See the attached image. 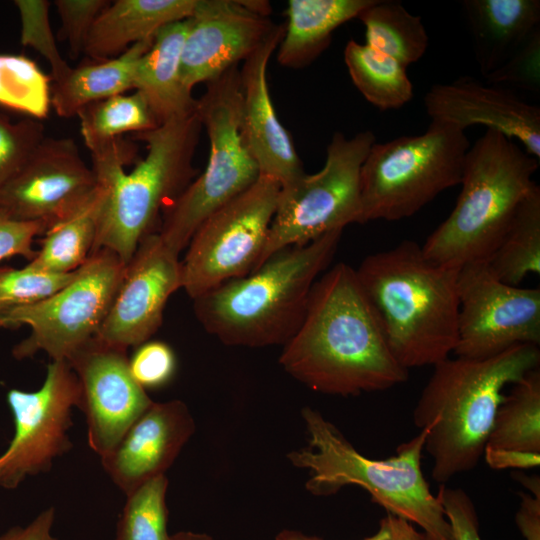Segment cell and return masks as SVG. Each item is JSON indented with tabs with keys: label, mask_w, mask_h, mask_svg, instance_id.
Returning a JSON list of instances; mask_svg holds the SVG:
<instances>
[{
	"label": "cell",
	"mask_w": 540,
	"mask_h": 540,
	"mask_svg": "<svg viewBox=\"0 0 540 540\" xmlns=\"http://www.w3.org/2000/svg\"><path fill=\"white\" fill-rule=\"evenodd\" d=\"M0 105L33 119L46 118L51 106L50 78L26 56L0 54Z\"/></svg>",
	"instance_id": "33"
},
{
	"label": "cell",
	"mask_w": 540,
	"mask_h": 540,
	"mask_svg": "<svg viewBox=\"0 0 540 540\" xmlns=\"http://www.w3.org/2000/svg\"><path fill=\"white\" fill-rule=\"evenodd\" d=\"M357 18L365 27L366 44L405 67L420 60L427 50L428 34L421 17L398 1L373 0Z\"/></svg>",
	"instance_id": "31"
},
{
	"label": "cell",
	"mask_w": 540,
	"mask_h": 540,
	"mask_svg": "<svg viewBox=\"0 0 540 540\" xmlns=\"http://www.w3.org/2000/svg\"><path fill=\"white\" fill-rule=\"evenodd\" d=\"M97 177L72 138L45 137L22 168L0 188V214L41 222L46 230L81 203Z\"/></svg>",
	"instance_id": "16"
},
{
	"label": "cell",
	"mask_w": 540,
	"mask_h": 540,
	"mask_svg": "<svg viewBox=\"0 0 540 540\" xmlns=\"http://www.w3.org/2000/svg\"><path fill=\"white\" fill-rule=\"evenodd\" d=\"M129 369L143 389L159 388L174 376L176 357L165 342L148 340L137 346L129 359Z\"/></svg>",
	"instance_id": "39"
},
{
	"label": "cell",
	"mask_w": 540,
	"mask_h": 540,
	"mask_svg": "<svg viewBox=\"0 0 540 540\" xmlns=\"http://www.w3.org/2000/svg\"><path fill=\"white\" fill-rule=\"evenodd\" d=\"M75 271L52 274L28 265L23 268L0 267V323L14 309L51 296L72 280Z\"/></svg>",
	"instance_id": "35"
},
{
	"label": "cell",
	"mask_w": 540,
	"mask_h": 540,
	"mask_svg": "<svg viewBox=\"0 0 540 540\" xmlns=\"http://www.w3.org/2000/svg\"><path fill=\"white\" fill-rule=\"evenodd\" d=\"M153 38L137 42L117 57L83 64L51 86V106L59 117L70 118L93 102L134 89V72Z\"/></svg>",
	"instance_id": "26"
},
{
	"label": "cell",
	"mask_w": 540,
	"mask_h": 540,
	"mask_svg": "<svg viewBox=\"0 0 540 540\" xmlns=\"http://www.w3.org/2000/svg\"><path fill=\"white\" fill-rule=\"evenodd\" d=\"M362 540H391V533L385 517L380 520L378 530Z\"/></svg>",
	"instance_id": "50"
},
{
	"label": "cell",
	"mask_w": 540,
	"mask_h": 540,
	"mask_svg": "<svg viewBox=\"0 0 540 540\" xmlns=\"http://www.w3.org/2000/svg\"><path fill=\"white\" fill-rule=\"evenodd\" d=\"M483 456L492 469H531L539 467L540 453L485 447Z\"/></svg>",
	"instance_id": "44"
},
{
	"label": "cell",
	"mask_w": 540,
	"mask_h": 540,
	"mask_svg": "<svg viewBox=\"0 0 540 540\" xmlns=\"http://www.w3.org/2000/svg\"><path fill=\"white\" fill-rule=\"evenodd\" d=\"M538 345L523 344L486 359L446 358L433 366L413 410L427 429L424 450L432 478L445 484L473 470L483 456L503 390L539 368Z\"/></svg>",
	"instance_id": "2"
},
{
	"label": "cell",
	"mask_w": 540,
	"mask_h": 540,
	"mask_svg": "<svg viewBox=\"0 0 540 540\" xmlns=\"http://www.w3.org/2000/svg\"><path fill=\"white\" fill-rule=\"evenodd\" d=\"M513 478L521 483L525 488L528 489V492L534 496H540V479L539 476H527L521 474L520 472H515L512 474Z\"/></svg>",
	"instance_id": "47"
},
{
	"label": "cell",
	"mask_w": 540,
	"mask_h": 540,
	"mask_svg": "<svg viewBox=\"0 0 540 540\" xmlns=\"http://www.w3.org/2000/svg\"><path fill=\"white\" fill-rule=\"evenodd\" d=\"M182 288L181 261L158 233L146 235L125 266L112 305L94 337L127 350L158 330L169 297Z\"/></svg>",
	"instance_id": "17"
},
{
	"label": "cell",
	"mask_w": 540,
	"mask_h": 540,
	"mask_svg": "<svg viewBox=\"0 0 540 540\" xmlns=\"http://www.w3.org/2000/svg\"><path fill=\"white\" fill-rule=\"evenodd\" d=\"M20 21V42L40 53L51 67L53 82L61 80L71 69L56 45L49 21L50 2L46 0L14 1Z\"/></svg>",
	"instance_id": "36"
},
{
	"label": "cell",
	"mask_w": 540,
	"mask_h": 540,
	"mask_svg": "<svg viewBox=\"0 0 540 540\" xmlns=\"http://www.w3.org/2000/svg\"><path fill=\"white\" fill-rule=\"evenodd\" d=\"M385 519L391 533V540H433L425 532L416 529L412 523L404 519L390 514H387Z\"/></svg>",
	"instance_id": "46"
},
{
	"label": "cell",
	"mask_w": 540,
	"mask_h": 540,
	"mask_svg": "<svg viewBox=\"0 0 540 540\" xmlns=\"http://www.w3.org/2000/svg\"><path fill=\"white\" fill-rule=\"evenodd\" d=\"M66 361L81 385L88 444L101 458L154 402L134 380L126 350L93 338Z\"/></svg>",
	"instance_id": "18"
},
{
	"label": "cell",
	"mask_w": 540,
	"mask_h": 540,
	"mask_svg": "<svg viewBox=\"0 0 540 540\" xmlns=\"http://www.w3.org/2000/svg\"><path fill=\"white\" fill-rule=\"evenodd\" d=\"M470 146L464 130L434 121L421 135L375 142L360 171L359 223L410 217L459 185Z\"/></svg>",
	"instance_id": "8"
},
{
	"label": "cell",
	"mask_w": 540,
	"mask_h": 540,
	"mask_svg": "<svg viewBox=\"0 0 540 540\" xmlns=\"http://www.w3.org/2000/svg\"><path fill=\"white\" fill-rule=\"evenodd\" d=\"M96 188L74 209L52 224L41 240V247L29 267L52 274L77 270L93 253L99 221L106 200V186Z\"/></svg>",
	"instance_id": "27"
},
{
	"label": "cell",
	"mask_w": 540,
	"mask_h": 540,
	"mask_svg": "<svg viewBox=\"0 0 540 540\" xmlns=\"http://www.w3.org/2000/svg\"><path fill=\"white\" fill-rule=\"evenodd\" d=\"M491 85L510 84L531 91H540V28L500 68L485 76Z\"/></svg>",
	"instance_id": "38"
},
{
	"label": "cell",
	"mask_w": 540,
	"mask_h": 540,
	"mask_svg": "<svg viewBox=\"0 0 540 540\" xmlns=\"http://www.w3.org/2000/svg\"><path fill=\"white\" fill-rule=\"evenodd\" d=\"M279 191L277 181L260 174L200 225L181 261L182 288L192 299L257 268Z\"/></svg>",
	"instance_id": "12"
},
{
	"label": "cell",
	"mask_w": 540,
	"mask_h": 540,
	"mask_svg": "<svg viewBox=\"0 0 540 540\" xmlns=\"http://www.w3.org/2000/svg\"><path fill=\"white\" fill-rule=\"evenodd\" d=\"M502 282L520 286L540 273V187L536 184L519 205L500 243L486 261Z\"/></svg>",
	"instance_id": "28"
},
{
	"label": "cell",
	"mask_w": 540,
	"mask_h": 540,
	"mask_svg": "<svg viewBox=\"0 0 540 540\" xmlns=\"http://www.w3.org/2000/svg\"><path fill=\"white\" fill-rule=\"evenodd\" d=\"M197 0H116L96 18L83 52L93 61L119 56L164 26L189 18Z\"/></svg>",
	"instance_id": "23"
},
{
	"label": "cell",
	"mask_w": 540,
	"mask_h": 540,
	"mask_svg": "<svg viewBox=\"0 0 540 540\" xmlns=\"http://www.w3.org/2000/svg\"><path fill=\"white\" fill-rule=\"evenodd\" d=\"M274 540H323L317 536L304 534L297 530L284 529L279 532Z\"/></svg>",
	"instance_id": "48"
},
{
	"label": "cell",
	"mask_w": 540,
	"mask_h": 540,
	"mask_svg": "<svg viewBox=\"0 0 540 540\" xmlns=\"http://www.w3.org/2000/svg\"><path fill=\"white\" fill-rule=\"evenodd\" d=\"M202 128L195 112L135 134L147 153L129 173L124 166L135 156L133 143L121 139L91 154L97 180L107 189L93 252L105 248L129 262L140 241L153 233L160 211L197 174L193 158Z\"/></svg>",
	"instance_id": "4"
},
{
	"label": "cell",
	"mask_w": 540,
	"mask_h": 540,
	"mask_svg": "<svg viewBox=\"0 0 540 540\" xmlns=\"http://www.w3.org/2000/svg\"><path fill=\"white\" fill-rule=\"evenodd\" d=\"M375 142L376 137L370 130L358 132L351 138L337 131L326 148L321 170L305 173L280 187L257 268L284 248L304 245L329 232L344 230L348 224L359 223L360 171Z\"/></svg>",
	"instance_id": "10"
},
{
	"label": "cell",
	"mask_w": 540,
	"mask_h": 540,
	"mask_svg": "<svg viewBox=\"0 0 540 540\" xmlns=\"http://www.w3.org/2000/svg\"><path fill=\"white\" fill-rule=\"evenodd\" d=\"M520 504L515 522L524 540H540V496L519 493Z\"/></svg>",
	"instance_id": "45"
},
{
	"label": "cell",
	"mask_w": 540,
	"mask_h": 540,
	"mask_svg": "<svg viewBox=\"0 0 540 540\" xmlns=\"http://www.w3.org/2000/svg\"><path fill=\"white\" fill-rule=\"evenodd\" d=\"M45 137L39 120L29 117L12 122L0 111V188L22 168Z\"/></svg>",
	"instance_id": "37"
},
{
	"label": "cell",
	"mask_w": 540,
	"mask_h": 540,
	"mask_svg": "<svg viewBox=\"0 0 540 540\" xmlns=\"http://www.w3.org/2000/svg\"><path fill=\"white\" fill-rule=\"evenodd\" d=\"M373 0H290L277 61L287 68H304L330 44L332 33L358 15Z\"/></svg>",
	"instance_id": "25"
},
{
	"label": "cell",
	"mask_w": 540,
	"mask_h": 540,
	"mask_svg": "<svg viewBox=\"0 0 540 540\" xmlns=\"http://www.w3.org/2000/svg\"><path fill=\"white\" fill-rule=\"evenodd\" d=\"M196 113L206 129V169L164 211L158 234L178 255L215 211L252 186L259 168L240 135L241 83L238 66L206 83Z\"/></svg>",
	"instance_id": "9"
},
{
	"label": "cell",
	"mask_w": 540,
	"mask_h": 540,
	"mask_svg": "<svg viewBox=\"0 0 540 540\" xmlns=\"http://www.w3.org/2000/svg\"><path fill=\"white\" fill-rule=\"evenodd\" d=\"M458 337L454 354L486 359L523 344H540V289L499 280L486 262L458 269Z\"/></svg>",
	"instance_id": "14"
},
{
	"label": "cell",
	"mask_w": 540,
	"mask_h": 540,
	"mask_svg": "<svg viewBox=\"0 0 540 540\" xmlns=\"http://www.w3.org/2000/svg\"><path fill=\"white\" fill-rule=\"evenodd\" d=\"M301 413L309 444L289 453L288 459L310 472L306 482L310 493L330 496L343 487L356 485L387 514L418 526L433 540H451L442 505L421 468L427 429L399 445L394 455L371 459L358 452L320 412L305 407Z\"/></svg>",
	"instance_id": "6"
},
{
	"label": "cell",
	"mask_w": 540,
	"mask_h": 540,
	"mask_svg": "<svg viewBox=\"0 0 540 540\" xmlns=\"http://www.w3.org/2000/svg\"><path fill=\"white\" fill-rule=\"evenodd\" d=\"M486 447L540 453V370L530 371L504 396Z\"/></svg>",
	"instance_id": "32"
},
{
	"label": "cell",
	"mask_w": 540,
	"mask_h": 540,
	"mask_svg": "<svg viewBox=\"0 0 540 540\" xmlns=\"http://www.w3.org/2000/svg\"><path fill=\"white\" fill-rule=\"evenodd\" d=\"M538 167L515 141L487 129L467 151L456 204L421 246L424 256L457 270L486 262L536 185Z\"/></svg>",
	"instance_id": "7"
},
{
	"label": "cell",
	"mask_w": 540,
	"mask_h": 540,
	"mask_svg": "<svg viewBox=\"0 0 540 540\" xmlns=\"http://www.w3.org/2000/svg\"><path fill=\"white\" fill-rule=\"evenodd\" d=\"M188 26L187 18L161 28L135 68L134 90L145 96L160 124L196 112L197 99L181 79Z\"/></svg>",
	"instance_id": "24"
},
{
	"label": "cell",
	"mask_w": 540,
	"mask_h": 540,
	"mask_svg": "<svg viewBox=\"0 0 540 540\" xmlns=\"http://www.w3.org/2000/svg\"><path fill=\"white\" fill-rule=\"evenodd\" d=\"M284 30V24H276L239 69L242 142L260 174L274 179L280 187L306 173L290 134L278 119L267 84V66L283 38Z\"/></svg>",
	"instance_id": "19"
},
{
	"label": "cell",
	"mask_w": 540,
	"mask_h": 540,
	"mask_svg": "<svg viewBox=\"0 0 540 540\" xmlns=\"http://www.w3.org/2000/svg\"><path fill=\"white\" fill-rule=\"evenodd\" d=\"M55 509L49 507L41 511L25 526H15L0 535V540H59L52 534Z\"/></svg>",
	"instance_id": "43"
},
{
	"label": "cell",
	"mask_w": 540,
	"mask_h": 540,
	"mask_svg": "<svg viewBox=\"0 0 540 540\" xmlns=\"http://www.w3.org/2000/svg\"><path fill=\"white\" fill-rule=\"evenodd\" d=\"M342 232L284 248L248 275L194 298L196 318L226 345H285L302 324L312 287L335 255Z\"/></svg>",
	"instance_id": "5"
},
{
	"label": "cell",
	"mask_w": 540,
	"mask_h": 540,
	"mask_svg": "<svg viewBox=\"0 0 540 540\" xmlns=\"http://www.w3.org/2000/svg\"><path fill=\"white\" fill-rule=\"evenodd\" d=\"M266 1L197 0L181 57V79L192 92L248 58L274 29Z\"/></svg>",
	"instance_id": "15"
},
{
	"label": "cell",
	"mask_w": 540,
	"mask_h": 540,
	"mask_svg": "<svg viewBox=\"0 0 540 540\" xmlns=\"http://www.w3.org/2000/svg\"><path fill=\"white\" fill-rule=\"evenodd\" d=\"M167 488L164 474L126 495L113 540H170Z\"/></svg>",
	"instance_id": "34"
},
{
	"label": "cell",
	"mask_w": 540,
	"mask_h": 540,
	"mask_svg": "<svg viewBox=\"0 0 540 540\" xmlns=\"http://www.w3.org/2000/svg\"><path fill=\"white\" fill-rule=\"evenodd\" d=\"M81 402L79 379L66 360L48 365L39 389L8 391L14 434L0 455V488L14 489L27 477L49 471L71 449L72 409H80Z\"/></svg>",
	"instance_id": "13"
},
{
	"label": "cell",
	"mask_w": 540,
	"mask_h": 540,
	"mask_svg": "<svg viewBox=\"0 0 540 540\" xmlns=\"http://www.w3.org/2000/svg\"><path fill=\"white\" fill-rule=\"evenodd\" d=\"M461 6L484 77L506 63L540 28L539 0H464Z\"/></svg>",
	"instance_id": "22"
},
{
	"label": "cell",
	"mask_w": 540,
	"mask_h": 540,
	"mask_svg": "<svg viewBox=\"0 0 540 540\" xmlns=\"http://www.w3.org/2000/svg\"><path fill=\"white\" fill-rule=\"evenodd\" d=\"M436 496L450 525L451 540H483L475 505L463 489L442 484Z\"/></svg>",
	"instance_id": "41"
},
{
	"label": "cell",
	"mask_w": 540,
	"mask_h": 540,
	"mask_svg": "<svg viewBox=\"0 0 540 540\" xmlns=\"http://www.w3.org/2000/svg\"><path fill=\"white\" fill-rule=\"evenodd\" d=\"M194 430V420L184 402H154L118 444L100 458L101 464L126 496L152 478L164 475Z\"/></svg>",
	"instance_id": "21"
},
{
	"label": "cell",
	"mask_w": 540,
	"mask_h": 540,
	"mask_svg": "<svg viewBox=\"0 0 540 540\" xmlns=\"http://www.w3.org/2000/svg\"><path fill=\"white\" fill-rule=\"evenodd\" d=\"M344 62L355 87L378 109H399L413 98L407 67L391 56L351 39Z\"/></svg>",
	"instance_id": "29"
},
{
	"label": "cell",
	"mask_w": 540,
	"mask_h": 540,
	"mask_svg": "<svg viewBox=\"0 0 540 540\" xmlns=\"http://www.w3.org/2000/svg\"><path fill=\"white\" fill-rule=\"evenodd\" d=\"M170 540H215L206 533L194 531H179L171 535Z\"/></svg>",
	"instance_id": "49"
},
{
	"label": "cell",
	"mask_w": 540,
	"mask_h": 540,
	"mask_svg": "<svg viewBox=\"0 0 540 540\" xmlns=\"http://www.w3.org/2000/svg\"><path fill=\"white\" fill-rule=\"evenodd\" d=\"M76 116L83 141L91 154L122 139L125 133L137 134L160 125L145 96L137 90L88 104Z\"/></svg>",
	"instance_id": "30"
},
{
	"label": "cell",
	"mask_w": 540,
	"mask_h": 540,
	"mask_svg": "<svg viewBox=\"0 0 540 540\" xmlns=\"http://www.w3.org/2000/svg\"><path fill=\"white\" fill-rule=\"evenodd\" d=\"M126 264L112 251L93 252L72 280L51 296L9 312L0 328L29 326L30 335L14 346L13 356L30 358L44 351L68 360L100 329L121 283Z\"/></svg>",
	"instance_id": "11"
},
{
	"label": "cell",
	"mask_w": 540,
	"mask_h": 540,
	"mask_svg": "<svg viewBox=\"0 0 540 540\" xmlns=\"http://www.w3.org/2000/svg\"><path fill=\"white\" fill-rule=\"evenodd\" d=\"M45 231L41 222L17 221L0 214V261L13 256L31 261L36 254L32 247L34 238Z\"/></svg>",
	"instance_id": "42"
},
{
	"label": "cell",
	"mask_w": 540,
	"mask_h": 540,
	"mask_svg": "<svg viewBox=\"0 0 540 540\" xmlns=\"http://www.w3.org/2000/svg\"><path fill=\"white\" fill-rule=\"evenodd\" d=\"M279 363L310 389L330 395L385 391L408 379L355 269L343 262L314 283L302 324L283 345Z\"/></svg>",
	"instance_id": "1"
},
{
	"label": "cell",
	"mask_w": 540,
	"mask_h": 540,
	"mask_svg": "<svg viewBox=\"0 0 540 540\" xmlns=\"http://www.w3.org/2000/svg\"><path fill=\"white\" fill-rule=\"evenodd\" d=\"M431 121L465 131L483 125L521 142L523 149L540 159V108L501 86L483 84L470 76L434 84L424 96Z\"/></svg>",
	"instance_id": "20"
},
{
	"label": "cell",
	"mask_w": 540,
	"mask_h": 540,
	"mask_svg": "<svg viewBox=\"0 0 540 540\" xmlns=\"http://www.w3.org/2000/svg\"><path fill=\"white\" fill-rule=\"evenodd\" d=\"M355 271L402 367H433L454 352L457 269L431 262L417 242L403 240L368 255Z\"/></svg>",
	"instance_id": "3"
},
{
	"label": "cell",
	"mask_w": 540,
	"mask_h": 540,
	"mask_svg": "<svg viewBox=\"0 0 540 540\" xmlns=\"http://www.w3.org/2000/svg\"><path fill=\"white\" fill-rule=\"evenodd\" d=\"M60 18L59 38L69 44L73 58L83 52L89 32L107 0H56L53 2Z\"/></svg>",
	"instance_id": "40"
}]
</instances>
